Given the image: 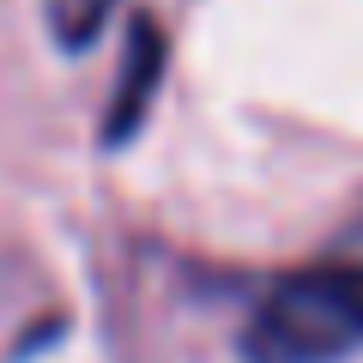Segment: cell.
<instances>
[{
	"mask_svg": "<svg viewBox=\"0 0 363 363\" xmlns=\"http://www.w3.org/2000/svg\"><path fill=\"white\" fill-rule=\"evenodd\" d=\"M363 345V260H315L285 272L248 309V363H339Z\"/></svg>",
	"mask_w": 363,
	"mask_h": 363,
	"instance_id": "6da1fadb",
	"label": "cell"
},
{
	"mask_svg": "<svg viewBox=\"0 0 363 363\" xmlns=\"http://www.w3.org/2000/svg\"><path fill=\"white\" fill-rule=\"evenodd\" d=\"M157 73H164V30H157L152 18H133L128 67H121V79H116L109 121H104V145H121L145 121V104H152V91H157Z\"/></svg>",
	"mask_w": 363,
	"mask_h": 363,
	"instance_id": "7a4b0ae2",
	"label": "cell"
},
{
	"mask_svg": "<svg viewBox=\"0 0 363 363\" xmlns=\"http://www.w3.org/2000/svg\"><path fill=\"white\" fill-rule=\"evenodd\" d=\"M43 13H49V30L61 49H91L116 13V0H43Z\"/></svg>",
	"mask_w": 363,
	"mask_h": 363,
	"instance_id": "3957f363",
	"label": "cell"
}]
</instances>
